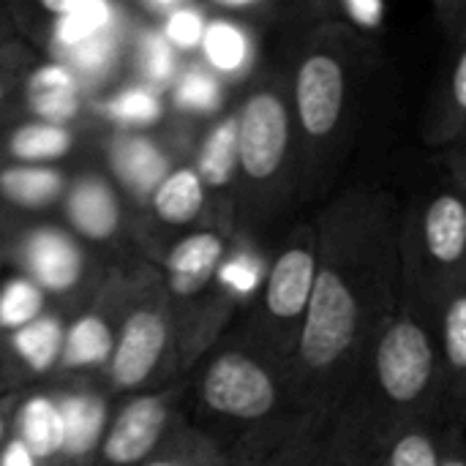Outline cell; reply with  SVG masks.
I'll return each instance as SVG.
<instances>
[{
  "instance_id": "f1b7e54d",
  "label": "cell",
  "mask_w": 466,
  "mask_h": 466,
  "mask_svg": "<svg viewBox=\"0 0 466 466\" xmlns=\"http://www.w3.org/2000/svg\"><path fill=\"white\" fill-rule=\"evenodd\" d=\"M445 352L456 371H466V295L456 298L445 314Z\"/></svg>"
},
{
  "instance_id": "d6986e66",
  "label": "cell",
  "mask_w": 466,
  "mask_h": 466,
  "mask_svg": "<svg viewBox=\"0 0 466 466\" xmlns=\"http://www.w3.org/2000/svg\"><path fill=\"white\" fill-rule=\"evenodd\" d=\"M112 352H115V339L109 325L101 317L87 314L79 317L66 330L60 360L66 369H85V366H101L106 363V358L112 360Z\"/></svg>"
},
{
  "instance_id": "7a4b0ae2",
  "label": "cell",
  "mask_w": 466,
  "mask_h": 466,
  "mask_svg": "<svg viewBox=\"0 0 466 466\" xmlns=\"http://www.w3.org/2000/svg\"><path fill=\"white\" fill-rule=\"evenodd\" d=\"M202 399L210 410L221 415L257 420L273 410L276 385L259 363L246 355L229 352L210 363L202 380Z\"/></svg>"
},
{
  "instance_id": "8d00e7d4",
  "label": "cell",
  "mask_w": 466,
  "mask_h": 466,
  "mask_svg": "<svg viewBox=\"0 0 466 466\" xmlns=\"http://www.w3.org/2000/svg\"><path fill=\"white\" fill-rule=\"evenodd\" d=\"M0 440H3V423H0Z\"/></svg>"
},
{
  "instance_id": "7c38bea8",
  "label": "cell",
  "mask_w": 466,
  "mask_h": 466,
  "mask_svg": "<svg viewBox=\"0 0 466 466\" xmlns=\"http://www.w3.org/2000/svg\"><path fill=\"white\" fill-rule=\"evenodd\" d=\"M221 257H224V243L213 232H199L180 240L167 257V273L172 289L180 295L197 292L216 273Z\"/></svg>"
},
{
  "instance_id": "f546056e",
  "label": "cell",
  "mask_w": 466,
  "mask_h": 466,
  "mask_svg": "<svg viewBox=\"0 0 466 466\" xmlns=\"http://www.w3.org/2000/svg\"><path fill=\"white\" fill-rule=\"evenodd\" d=\"M390 466H442V461L426 434H407L393 445Z\"/></svg>"
},
{
  "instance_id": "603a6c76",
  "label": "cell",
  "mask_w": 466,
  "mask_h": 466,
  "mask_svg": "<svg viewBox=\"0 0 466 466\" xmlns=\"http://www.w3.org/2000/svg\"><path fill=\"white\" fill-rule=\"evenodd\" d=\"M68 147H71V134L66 131V126H52L41 120L16 128L11 137V153L19 161H30V164L60 158L68 153Z\"/></svg>"
},
{
  "instance_id": "d4e9b609",
  "label": "cell",
  "mask_w": 466,
  "mask_h": 466,
  "mask_svg": "<svg viewBox=\"0 0 466 466\" xmlns=\"http://www.w3.org/2000/svg\"><path fill=\"white\" fill-rule=\"evenodd\" d=\"M60 52H63V60H66L68 71H76L82 76H101L104 71H109V66L115 60V52H117L115 27L106 30V33H98V35L76 44V46L60 49Z\"/></svg>"
},
{
  "instance_id": "4fadbf2b",
  "label": "cell",
  "mask_w": 466,
  "mask_h": 466,
  "mask_svg": "<svg viewBox=\"0 0 466 466\" xmlns=\"http://www.w3.org/2000/svg\"><path fill=\"white\" fill-rule=\"evenodd\" d=\"M44 8L57 16L55 19L57 49L76 46L115 27V8L106 0H46Z\"/></svg>"
},
{
  "instance_id": "9c48e42d",
  "label": "cell",
  "mask_w": 466,
  "mask_h": 466,
  "mask_svg": "<svg viewBox=\"0 0 466 466\" xmlns=\"http://www.w3.org/2000/svg\"><path fill=\"white\" fill-rule=\"evenodd\" d=\"M25 265L33 284L49 292H66L82 276V254L76 243L52 227L35 229L25 240Z\"/></svg>"
},
{
  "instance_id": "d6a6232c",
  "label": "cell",
  "mask_w": 466,
  "mask_h": 466,
  "mask_svg": "<svg viewBox=\"0 0 466 466\" xmlns=\"http://www.w3.org/2000/svg\"><path fill=\"white\" fill-rule=\"evenodd\" d=\"M341 11L363 30H377L385 22L388 5L382 0H344Z\"/></svg>"
},
{
  "instance_id": "484cf974",
  "label": "cell",
  "mask_w": 466,
  "mask_h": 466,
  "mask_svg": "<svg viewBox=\"0 0 466 466\" xmlns=\"http://www.w3.org/2000/svg\"><path fill=\"white\" fill-rule=\"evenodd\" d=\"M104 112L126 126H147L158 120L161 101L150 87H126L104 104Z\"/></svg>"
},
{
  "instance_id": "1f68e13d",
  "label": "cell",
  "mask_w": 466,
  "mask_h": 466,
  "mask_svg": "<svg viewBox=\"0 0 466 466\" xmlns=\"http://www.w3.org/2000/svg\"><path fill=\"white\" fill-rule=\"evenodd\" d=\"M218 98L216 85L205 74H188L177 87V101L188 109H210Z\"/></svg>"
},
{
  "instance_id": "8fae6325",
  "label": "cell",
  "mask_w": 466,
  "mask_h": 466,
  "mask_svg": "<svg viewBox=\"0 0 466 466\" xmlns=\"http://www.w3.org/2000/svg\"><path fill=\"white\" fill-rule=\"evenodd\" d=\"M27 101L41 123L66 126L79 112V87L74 74L60 63L41 66L27 82Z\"/></svg>"
},
{
  "instance_id": "ac0fdd59",
  "label": "cell",
  "mask_w": 466,
  "mask_h": 466,
  "mask_svg": "<svg viewBox=\"0 0 466 466\" xmlns=\"http://www.w3.org/2000/svg\"><path fill=\"white\" fill-rule=\"evenodd\" d=\"M205 205V183L197 169H175L153 191V210L167 224H188Z\"/></svg>"
},
{
  "instance_id": "cb8c5ba5",
  "label": "cell",
  "mask_w": 466,
  "mask_h": 466,
  "mask_svg": "<svg viewBox=\"0 0 466 466\" xmlns=\"http://www.w3.org/2000/svg\"><path fill=\"white\" fill-rule=\"evenodd\" d=\"M41 306H44L41 287H35L27 279H11L0 289V328L14 333L27 328L41 317Z\"/></svg>"
},
{
  "instance_id": "74e56055",
  "label": "cell",
  "mask_w": 466,
  "mask_h": 466,
  "mask_svg": "<svg viewBox=\"0 0 466 466\" xmlns=\"http://www.w3.org/2000/svg\"><path fill=\"white\" fill-rule=\"evenodd\" d=\"M0 98H3V87H0Z\"/></svg>"
},
{
  "instance_id": "5b68a950",
  "label": "cell",
  "mask_w": 466,
  "mask_h": 466,
  "mask_svg": "<svg viewBox=\"0 0 466 466\" xmlns=\"http://www.w3.org/2000/svg\"><path fill=\"white\" fill-rule=\"evenodd\" d=\"M295 104L309 137H328L344 109V68L333 55H309L295 76Z\"/></svg>"
},
{
  "instance_id": "9a60e30c",
  "label": "cell",
  "mask_w": 466,
  "mask_h": 466,
  "mask_svg": "<svg viewBox=\"0 0 466 466\" xmlns=\"http://www.w3.org/2000/svg\"><path fill=\"white\" fill-rule=\"evenodd\" d=\"M112 164H115L117 175L123 177V183L139 197H145V194L153 197V191L169 175L167 172V158L145 137H123V139H117L115 147H112Z\"/></svg>"
},
{
  "instance_id": "836d02e7",
  "label": "cell",
  "mask_w": 466,
  "mask_h": 466,
  "mask_svg": "<svg viewBox=\"0 0 466 466\" xmlns=\"http://www.w3.org/2000/svg\"><path fill=\"white\" fill-rule=\"evenodd\" d=\"M0 466H35V456H33L19 440H14V442H8V445L3 448V453H0Z\"/></svg>"
},
{
  "instance_id": "e575fe53",
  "label": "cell",
  "mask_w": 466,
  "mask_h": 466,
  "mask_svg": "<svg viewBox=\"0 0 466 466\" xmlns=\"http://www.w3.org/2000/svg\"><path fill=\"white\" fill-rule=\"evenodd\" d=\"M453 98H456V104L466 112V49L464 55L459 57V63H456V74H453Z\"/></svg>"
},
{
  "instance_id": "44dd1931",
  "label": "cell",
  "mask_w": 466,
  "mask_h": 466,
  "mask_svg": "<svg viewBox=\"0 0 466 466\" xmlns=\"http://www.w3.org/2000/svg\"><path fill=\"white\" fill-rule=\"evenodd\" d=\"M63 188L60 172L41 167V164H27V167H11L0 175V191L5 199L22 208H41L49 205Z\"/></svg>"
},
{
  "instance_id": "83f0119b",
  "label": "cell",
  "mask_w": 466,
  "mask_h": 466,
  "mask_svg": "<svg viewBox=\"0 0 466 466\" xmlns=\"http://www.w3.org/2000/svg\"><path fill=\"white\" fill-rule=\"evenodd\" d=\"M205 19L197 8L191 5H177L169 16H167V27H164V38L172 44V46H180V49H191V46H199L202 38H205Z\"/></svg>"
},
{
  "instance_id": "277c9868",
  "label": "cell",
  "mask_w": 466,
  "mask_h": 466,
  "mask_svg": "<svg viewBox=\"0 0 466 466\" xmlns=\"http://www.w3.org/2000/svg\"><path fill=\"white\" fill-rule=\"evenodd\" d=\"M289 145V115L276 93H254L238 115L240 167L254 180H268L284 164Z\"/></svg>"
},
{
  "instance_id": "e0dca14e",
  "label": "cell",
  "mask_w": 466,
  "mask_h": 466,
  "mask_svg": "<svg viewBox=\"0 0 466 466\" xmlns=\"http://www.w3.org/2000/svg\"><path fill=\"white\" fill-rule=\"evenodd\" d=\"M57 404H60L63 434H66L63 453H68V456L90 453L104 431V420H106L104 401L90 393H74V396L60 399Z\"/></svg>"
},
{
  "instance_id": "52a82bcc",
  "label": "cell",
  "mask_w": 466,
  "mask_h": 466,
  "mask_svg": "<svg viewBox=\"0 0 466 466\" xmlns=\"http://www.w3.org/2000/svg\"><path fill=\"white\" fill-rule=\"evenodd\" d=\"M317 276H319L317 257L309 246L284 248L276 257L273 270L268 276V287H265L268 311L281 322H292L298 317H306V309H309L311 295H314Z\"/></svg>"
},
{
  "instance_id": "5bb4252c",
  "label": "cell",
  "mask_w": 466,
  "mask_h": 466,
  "mask_svg": "<svg viewBox=\"0 0 466 466\" xmlns=\"http://www.w3.org/2000/svg\"><path fill=\"white\" fill-rule=\"evenodd\" d=\"M426 248L429 254L442 262L453 265L466 254V205L453 197L442 194L437 197L426 210Z\"/></svg>"
},
{
  "instance_id": "2e32d148",
  "label": "cell",
  "mask_w": 466,
  "mask_h": 466,
  "mask_svg": "<svg viewBox=\"0 0 466 466\" xmlns=\"http://www.w3.org/2000/svg\"><path fill=\"white\" fill-rule=\"evenodd\" d=\"M63 415L60 404L46 396H33L16 415V440L35 456L49 459L63 451Z\"/></svg>"
},
{
  "instance_id": "7402d4cb",
  "label": "cell",
  "mask_w": 466,
  "mask_h": 466,
  "mask_svg": "<svg viewBox=\"0 0 466 466\" xmlns=\"http://www.w3.org/2000/svg\"><path fill=\"white\" fill-rule=\"evenodd\" d=\"M240 164L238 156V117L221 120L205 139L202 153H199V177L205 186L221 188L232 180L235 167Z\"/></svg>"
},
{
  "instance_id": "d590c367",
  "label": "cell",
  "mask_w": 466,
  "mask_h": 466,
  "mask_svg": "<svg viewBox=\"0 0 466 466\" xmlns=\"http://www.w3.org/2000/svg\"><path fill=\"white\" fill-rule=\"evenodd\" d=\"M150 466H177V464H169V461H156V464Z\"/></svg>"
},
{
  "instance_id": "30bf717a",
  "label": "cell",
  "mask_w": 466,
  "mask_h": 466,
  "mask_svg": "<svg viewBox=\"0 0 466 466\" xmlns=\"http://www.w3.org/2000/svg\"><path fill=\"white\" fill-rule=\"evenodd\" d=\"M66 213L74 229L90 240H106L115 235L120 224V205L109 183L101 177H85L79 180L68 199H66Z\"/></svg>"
},
{
  "instance_id": "6da1fadb",
  "label": "cell",
  "mask_w": 466,
  "mask_h": 466,
  "mask_svg": "<svg viewBox=\"0 0 466 466\" xmlns=\"http://www.w3.org/2000/svg\"><path fill=\"white\" fill-rule=\"evenodd\" d=\"M358 333V300L336 270H319L311 303L303 317L300 355L314 371L344 358Z\"/></svg>"
},
{
  "instance_id": "4316f807",
  "label": "cell",
  "mask_w": 466,
  "mask_h": 466,
  "mask_svg": "<svg viewBox=\"0 0 466 466\" xmlns=\"http://www.w3.org/2000/svg\"><path fill=\"white\" fill-rule=\"evenodd\" d=\"M202 49H205L208 60L216 68H224V71L238 68L243 63V57H246V41H243L240 30L227 25V22L208 25L205 38H202Z\"/></svg>"
},
{
  "instance_id": "3957f363",
  "label": "cell",
  "mask_w": 466,
  "mask_h": 466,
  "mask_svg": "<svg viewBox=\"0 0 466 466\" xmlns=\"http://www.w3.org/2000/svg\"><path fill=\"white\" fill-rule=\"evenodd\" d=\"M434 350L426 330L412 319H396L377 347V377L388 399L415 401L431 380Z\"/></svg>"
},
{
  "instance_id": "8992f818",
  "label": "cell",
  "mask_w": 466,
  "mask_h": 466,
  "mask_svg": "<svg viewBox=\"0 0 466 466\" xmlns=\"http://www.w3.org/2000/svg\"><path fill=\"white\" fill-rule=\"evenodd\" d=\"M167 347V322L156 311H134L112 352V380L117 388L142 385Z\"/></svg>"
},
{
  "instance_id": "ba28073f",
  "label": "cell",
  "mask_w": 466,
  "mask_h": 466,
  "mask_svg": "<svg viewBox=\"0 0 466 466\" xmlns=\"http://www.w3.org/2000/svg\"><path fill=\"white\" fill-rule=\"evenodd\" d=\"M167 426V404L158 396L131 401L112 423L104 440V456L117 466L142 461L158 442Z\"/></svg>"
},
{
  "instance_id": "ffe728a7",
  "label": "cell",
  "mask_w": 466,
  "mask_h": 466,
  "mask_svg": "<svg viewBox=\"0 0 466 466\" xmlns=\"http://www.w3.org/2000/svg\"><path fill=\"white\" fill-rule=\"evenodd\" d=\"M63 339H66V330L55 317H38L27 328L16 330L11 344H14V352L22 358V363L30 371L44 374L60 360Z\"/></svg>"
},
{
  "instance_id": "4dcf8cb0",
  "label": "cell",
  "mask_w": 466,
  "mask_h": 466,
  "mask_svg": "<svg viewBox=\"0 0 466 466\" xmlns=\"http://www.w3.org/2000/svg\"><path fill=\"white\" fill-rule=\"evenodd\" d=\"M142 66H145L147 76L153 82H158V85H164L172 76V71H175V55H172V44L161 33H150L145 38Z\"/></svg>"
}]
</instances>
